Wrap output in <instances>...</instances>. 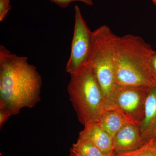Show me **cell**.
I'll return each mask as SVG.
<instances>
[{"instance_id":"1","label":"cell","mask_w":156,"mask_h":156,"mask_svg":"<svg viewBox=\"0 0 156 156\" xmlns=\"http://www.w3.org/2000/svg\"><path fill=\"white\" fill-rule=\"evenodd\" d=\"M42 78L26 56L11 53L0 46V108L11 116L32 108L41 101Z\"/></svg>"},{"instance_id":"2","label":"cell","mask_w":156,"mask_h":156,"mask_svg":"<svg viewBox=\"0 0 156 156\" xmlns=\"http://www.w3.org/2000/svg\"><path fill=\"white\" fill-rule=\"evenodd\" d=\"M156 53L141 37H119L115 65L117 85L146 87L156 85L150 72L151 59Z\"/></svg>"},{"instance_id":"3","label":"cell","mask_w":156,"mask_h":156,"mask_svg":"<svg viewBox=\"0 0 156 156\" xmlns=\"http://www.w3.org/2000/svg\"><path fill=\"white\" fill-rule=\"evenodd\" d=\"M70 75L67 92L78 120L84 126L98 122L103 112L104 97L92 67L87 64Z\"/></svg>"},{"instance_id":"4","label":"cell","mask_w":156,"mask_h":156,"mask_svg":"<svg viewBox=\"0 0 156 156\" xmlns=\"http://www.w3.org/2000/svg\"><path fill=\"white\" fill-rule=\"evenodd\" d=\"M118 38L105 25L98 27L92 33L88 64L92 67L100 85L104 101L110 96L118 85L115 65Z\"/></svg>"},{"instance_id":"5","label":"cell","mask_w":156,"mask_h":156,"mask_svg":"<svg viewBox=\"0 0 156 156\" xmlns=\"http://www.w3.org/2000/svg\"><path fill=\"white\" fill-rule=\"evenodd\" d=\"M150 88L117 85L110 96L104 101L103 112L109 110H118L139 124Z\"/></svg>"},{"instance_id":"6","label":"cell","mask_w":156,"mask_h":156,"mask_svg":"<svg viewBox=\"0 0 156 156\" xmlns=\"http://www.w3.org/2000/svg\"><path fill=\"white\" fill-rule=\"evenodd\" d=\"M93 31L84 20L80 8L75 7V24L69 59L66 70L69 74L88 64Z\"/></svg>"},{"instance_id":"7","label":"cell","mask_w":156,"mask_h":156,"mask_svg":"<svg viewBox=\"0 0 156 156\" xmlns=\"http://www.w3.org/2000/svg\"><path fill=\"white\" fill-rule=\"evenodd\" d=\"M114 154L134 150L145 143L139 124L131 123L120 130L112 138Z\"/></svg>"},{"instance_id":"8","label":"cell","mask_w":156,"mask_h":156,"mask_svg":"<svg viewBox=\"0 0 156 156\" xmlns=\"http://www.w3.org/2000/svg\"><path fill=\"white\" fill-rule=\"evenodd\" d=\"M139 126L145 142L156 139V85L149 90Z\"/></svg>"},{"instance_id":"9","label":"cell","mask_w":156,"mask_h":156,"mask_svg":"<svg viewBox=\"0 0 156 156\" xmlns=\"http://www.w3.org/2000/svg\"><path fill=\"white\" fill-rule=\"evenodd\" d=\"M84 126V129L79 133V136L90 140L104 154L114 152L112 138L98 122H90Z\"/></svg>"},{"instance_id":"10","label":"cell","mask_w":156,"mask_h":156,"mask_svg":"<svg viewBox=\"0 0 156 156\" xmlns=\"http://www.w3.org/2000/svg\"><path fill=\"white\" fill-rule=\"evenodd\" d=\"M98 122L112 138L126 125L131 123H137L122 112L116 110L104 112Z\"/></svg>"},{"instance_id":"11","label":"cell","mask_w":156,"mask_h":156,"mask_svg":"<svg viewBox=\"0 0 156 156\" xmlns=\"http://www.w3.org/2000/svg\"><path fill=\"white\" fill-rule=\"evenodd\" d=\"M70 152L75 156H105L89 139L79 136L77 140L73 145Z\"/></svg>"},{"instance_id":"12","label":"cell","mask_w":156,"mask_h":156,"mask_svg":"<svg viewBox=\"0 0 156 156\" xmlns=\"http://www.w3.org/2000/svg\"><path fill=\"white\" fill-rule=\"evenodd\" d=\"M114 156H156V143L150 140L134 150L114 154Z\"/></svg>"},{"instance_id":"13","label":"cell","mask_w":156,"mask_h":156,"mask_svg":"<svg viewBox=\"0 0 156 156\" xmlns=\"http://www.w3.org/2000/svg\"><path fill=\"white\" fill-rule=\"evenodd\" d=\"M52 2L62 8H67L70 3L74 2H83L87 5L92 6L93 5V0H49Z\"/></svg>"},{"instance_id":"14","label":"cell","mask_w":156,"mask_h":156,"mask_svg":"<svg viewBox=\"0 0 156 156\" xmlns=\"http://www.w3.org/2000/svg\"><path fill=\"white\" fill-rule=\"evenodd\" d=\"M11 9L10 0H0V22L6 18Z\"/></svg>"},{"instance_id":"15","label":"cell","mask_w":156,"mask_h":156,"mask_svg":"<svg viewBox=\"0 0 156 156\" xmlns=\"http://www.w3.org/2000/svg\"><path fill=\"white\" fill-rule=\"evenodd\" d=\"M150 72L152 78L156 83V53L151 59L150 64Z\"/></svg>"},{"instance_id":"16","label":"cell","mask_w":156,"mask_h":156,"mask_svg":"<svg viewBox=\"0 0 156 156\" xmlns=\"http://www.w3.org/2000/svg\"><path fill=\"white\" fill-rule=\"evenodd\" d=\"M11 116V115L5 109L0 108V128H2L3 125Z\"/></svg>"},{"instance_id":"17","label":"cell","mask_w":156,"mask_h":156,"mask_svg":"<svg viewBox=\"0 0 156 156\" xmlns=\"http://www.w3.org/2000/svg\"><path fill=\"white\" fill-rule=\"evenodd\" d=\"M114 153L113 152H112L111 153L109 154L106 155L105 156H114Z\"/></svg>"},{"instance_id":"18","label":"cell","mask_w":156,"mask_h":156,"mask_svg":"<svg viewBox=\"0 0 156 156\" xmlns=\"http://www.w3.org/2000/svg\"><path fill=\"white\" fill-rule=\"evenodd\" d=\"M154 3V4L156 5V0H151Z\"/></svg>"},{"instance_id":"19","label":"cell","mask_w":156,"mask_h":156,"mask_svg":"<svg viewBox=\"0 0 156 156\" xmlns=\"http://www.w3.org/2000/svg\"><path fill=\"white\" fill-rule=\"evenodd\" d=\"M75 156L72 153L70 152V156Z\"/></svg>"},{"instance_id":"20","label":"cell","mask_w":156,"mask_h":156,"mask_svg":"<svg viewBox=\"0 0 156 156\" xmlns=\"http://www.w3.org/2000/svg\"><path fill=\"white\" fill-rule=\"evenodd\" d=\"M154 142L156 143V139H155L154 140Z\"/></svg>"}]
</instances>
